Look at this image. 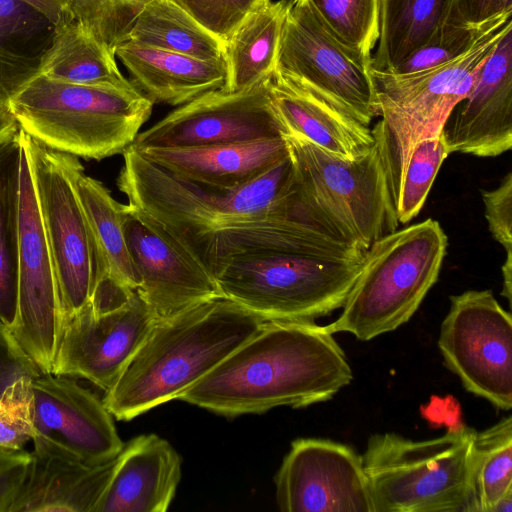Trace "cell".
Returning a JSON list of instances; mask_svg holds the SVG:
<instances>
[{
  "label": "cell",
  "mask_w": 512,
  "mask_h": 512,
  "mask_svg": "<svg viewBox=\"0 0 512 512\" xmlns=\"http://www.w3.org/2000/svg\"><path fill=\"white\" fill-rule=\"evenodd\" d=\"M191 249L221 297L265 321H314L341 308L364 259L322 257L328 251L325 237L291 213L223 226Z\"/></svg>",
  "instance_id": "1"
},
{
  "label": "cell",
  "mask_w": 512,
  "mask_h": 512,
  "mask_svg": "<svg viewBox=\"0 0 512 512\" xmlns=\"http://www.w3.org/2000/svg\"><path fill=\"white\" fill-rule=\"evenodd\" d=\"M332 335L314 321H265L176 400L228 418L330 400L353 379Z\"/></svg>",
  "instance_id": "2"
},
{
  "label": "cell",
  "mask_w": 512,
  "mask_h": 512,
  "mask_svg": "<svg viewBox=\"0 0 512 512\" xmlns=\"http://www.w3.org/2000/svg\"><path fill=\"white\" fill-rule=\"evenodd\" d=\"M264 322L224 297L157 319L118 379L105 392V406L117 420L130 421L176 400Z\"/></svg>",
  "instance_id": "3"
},
{
  "label": "cell",
  "mask_w": 512,
  "mask_h": 512,
  "mask_svg": "<svg viewBox=\"0 0 512 512\" xmlns=\"http://www.w3.org/2000/svg\"><path fill=\"white\" fill-rule=\"evenodd\" d=\"M122 155L117 186L128 203L163 224L190 248L218 228L282 213L300 201L289 152L257 178L233 189L178 177L133 145Z\"/></svg>",
  "instance_id": "4"
},
{
  "label": "cell",
  "mask_w": 512,
  "mask_h": 512,
  "mask_svg": "<svg viewBox=\"0 0 512 512\" xmlns=\"http://www.w3.org/2000/svg\"><path fill=\"white\" fill-rule=\"evenodd\" d=\"M153 104L136 88L73 84L41 74L8 101L18 127L32 139L97 161L134 143Z\"/></svg>",
  "instance_id": "5"
},
{
  "label": "cell",
  "mask_w": 512,
  "mask_h": 512,
  "mask_svg": "<svg viewBox=\"0 0 512 512\" xmlns=\"http://www.w3.org/2000/svg\"><path fill=\"white\" fill-rule=\"evenodd\" d=\"M447 246V235L432 218L375 240L341 314L324 330L368 341L408 322L437 282Z\"/></svg>",
  "instance_id": "6"
},
{
  "label": "cell",
  "mask_w": 512,
  "mask_h": 512,
  "mask_svg": "<svg viewBox=\"0 0 512 512\" xmlns=\"http://www.w3.org/2000/svg\"><path fill=\"white\" fill-rule=\"evenodd\" d=\"M475 433L459 423L428 440L372 435L361 457L373 512H473Z\"/></svg>",
  "instance_id": "7"
},
{
  "label": "cell",
  "mask_w": 512,
  "mask_h": 512,
  "mask_svg": "<svg viewBox=\"0 0 512 512\" xmlns=\"http://www.w3.org/2000/svg\"><path fill=\"white\" fill-rule=\"evenodd\" d=\"M510 26L512 13L496 18L466 53L426 70L393 74L373 69L374 111L381 120L372 131L382 143L390 194L412 146L441 134L450 112L472 91Z\"/></svg>",
  "instance_id": "8"
},
{
  "label": "cell",
  "mask_w": 512,
  "mask_h": 512,
  "mask_svg": "<svg viewBox=\"0 0 512 512\" xmlns=\"http://www.w3.org/2000/svg\"><path fill=\"white\" fill-rule=\"evenodd\" d=\"M373 136L374 144L364 155L348 160L297 134H283L302 199L364 250L399 226L383 147Z\"/></svg>",
  "instance_id": "9"
},
{
  "label": "cell",
  "mask_w": 512,
  "mask_h": 512,
  "mask_svg": "<svg viewBox=\"0 0 512 512\" xmlns=\"http://www.w3.org/2000/svg\"><path fill=\"white\" fill-rule=\"evenodd\" d=\"M274 73L365 126L376 117L373 57L336 41L307 0H289Z\"/></svg>",
  "instance_id": "10"
},
{
  "label": "cell",
  "mask_w": 512,
  "mask_h": 512,
  "mask_svg": "<svg viewBox=\"0 0 512 512\" xmlns=\"http://www.w3.org/2000/svg\"><path fill=\"white\" fill-rule=\"evenodd\" d=\"M22 137L66 320L88 304L97 283L94 247L76 190L84 167L79 158L52 150L23 131Z\"/></svg>",
  "instance_id": "11"
},
{
  "label": "cell",
  "mask_w": 512,
  "mask_h": 512,
  "mask_svg": "<svg viewBox=\"0 0 512 512\" xmlns=\"http://www.w3.org/2000/svg\"><path fill=\"white\" fill-rule=\"evenodd\" d=\"M438 347L468 392L501 410L512 408V319L491 290L450 296Z\"/></svg>",
  "instance_id": "12"
},
{
  "label": "cell",
  "mask_w": 512,
  "mask_h": 512,
  "mask_svg": "<svg viewBox=\"0 0 512 512\" xmlns=\"http://www.w3.org/2000/svg\"><path fill=\"white\" fill-rule=\"evenodd\" d=\"M19 195L18 309L11 336L41 374H51L65 314L23 137Z\"/></svg>",
  "instance_id": "13"
},
{
  "label": "cell",
  "mask_w": 512,
  "mask_h": 512,
  "mask_svg": "<svg viewBox=\"0 0 512 512\" xmlns=\"http://www.w3.org/2000/svg\"><path fill=\"white\" fill-rule=\"evenodd\" d=\"M270 79L239 91L204 93L139 133L132 145L139 150L192 148L282 137Z\"/></svg>",
  "instance_id": "14"
},
{
  "label": "cell",
  "mask_w": 512,
  "mask_h": 512,
  "mask_svg": "<svg viewBox=\"0 0 512 512\" xmlns=\"http://www.w3.org/2000/svg\"><path fill=\"white\" fill-rule=\"evenodd\" d=\"M156 321L136 291L108 309H95L88 302L65 320L51 374L85 379L106 392Z\"/></svg>",
  "instance_id": "15"
},
{
  "label": "cell",
  "mask_w": 512,
  "mask_h": 512,
  "mask_svg": "<svg viewBox=\"0 0 512 512\" xmlns=\"http://www.w3.org/2000/svg\"><path fill=\"white\" fill-rule=\"evenodd\" d=\"M124 229L140 281L136 292L157 319L221 297L207 266L163 224L128 203Z\"/></svg>",
  "instance_id": "16"
},
{
  "label": "cell",
  "mask_w": 512,
  "mask_h": 512,
  "mask_svg": "<svg viewBox=\"0 0 512 512\" xmlns=\"http://www.w3.org/2000/svg\"><path fill=\"white\" fill-rule=\"evenodd\" d=\"M275 487L283 512H373L362 457L331 440L295 439Z\"/></svg>",
  "instance_id": "17"
},
{
  "label": "cell",
  "mask_w": 512,
  "mask_h": 512,
  "mask_svg": "<svg viewBox=\"0 0 512 512\" xmlns=\"http://www.w3.org/2000/svg\"><path fill=\"white\" fill-rule=\"evenodd\" d=\"M35 436L79 460L101 463L124 447L113 416L77 378L40 374L33 378ZM32 440V441H33Z\"/></svg>",
  "instance_id": "18"
},
{
  "label": "cell",
  "mask_w": 512,
  "mask_h": 512,
  "mask_svg": "<svg viewBox=\"0 0 512 512\" xmlns=\"http://www.w3.org/2000/svg\"><path fill=\"white\" fill-rule=\"evenodd\" d=\"M449 154L495 157L512 147V26L500 37L469 95L441 131Z\"/></svg>",
  "instance_id": "19"
},
{
  "label": "cell",
  "mask_w": 512,
  "mask_h": 512,
  "mask_svg": "<svg viewBox=\"0 0 512 512\" xmlns=\"http://www.w3.org/2000/svg\"><path fill=\"white\" fill-rule=\"evenodd\" d=\"M33 444L9 512H95L117 457L89 463L39 440Z\"/></svg>",
  "instance_id": "20"
},
{
  "label": "cell",
  "mask_w": 512,
  "mask_h": 512,
  "mask_svg": "<svg viewBox=\"0 0 512 512\" xmlns=\"http://www.w3.org/2000/svg\"><path fill=\"white\" fill-rule=\"evenodd\" d=\"M182 459L156 434H143L124 445L95 512H164L181 479Z\"/></svg>",
  "instance_id": "21"
},
{
  "label": "cell",
  "mask_w": 512,
  "mask_h": 512,
  "mask_svg": "<svg viewBox=\"0 0 512 512\" xmlns=\"http://www.w3.org/2000/svg\"><path fill=\"white\" fill-rule=\"evenodd\" d=\"M137 150L178 177L225 189L257 178L288 155L283 136L192 148Z\"/></svg>",
  "instance_id": "22"
},
{
  "label": "cell",
  "mask_w": 512,
  "mask_h": 512,
  "mask_svg": "<svg viewBox=\"0 0 512 512\" xmlns=\"http://www.w3.org/2000/svg\"><path fill=\"white\" fill-rule=\"evenodd\" d=\"M117 57L130 82L153 103L180 106L209 91L223 89L227 81L225 60H206L126 41Z\"/></svg>",
  "instance_id": "23"
},
{
  "label": "cell",
  "mask_w": 512,
  "mask_h": 512,
  "mask_svg": "<svg viewBox=\"0 0 512 512\" xmlns=\"http://www.w3.org/2000/svg\"><path fill=\"white\" fill-rule=\"evenodd\" d=\"M270 92L285 133L297 134L348 160L361 157L373 146L375 139L368 126L276 73L270 79Z\"/></svg>",
  "instance_id": "24"
},
{
  "label": "cell",
  "mask_w": 512,
  "mask_h": 512,
  "mask_svg": "<svg viewBox=\"0 0 512 512\" xmlns=\"http://www.w3.org/2000/svg\"><path fill=\"white\" fill-rule=\"evenodd\" d=\"M76 190L94 247L97 283L108 280L124 290L136 291L140 281L127 245L124 205L84 170L77 176Z\"/></svg>",
  "instance_id": "25"
},
{
  "label": "cell",
  "mask_w": 512,
  "mask_h": 512,
  "mask_svg": "<svg viewBox=\"0 0 512 512\" xmlns=\"http://www.w3.org/2000/svg\"><path fill=\"white\" fill-rule=\"evenodd\" d=\"M39 74L73 84L135 88L118 68L115 54L68 15L55 25Z\"/></svg>",
  "instance_id": "26"
},
{
  "label": "cell",
  "mask_w": 512,
  "mask_h": 512,
  "mask_svg": "<svg viewBox=\"0 0 512 512\" xmlns=\"http://www.w3.org/2000/svg\"><path fill=\"white\" fill-rule=\"evenodd\" d=\"M55 25L20 0H0V99L8 101L39 74Z\"/></svg>",
  "instance_id": "27"
},
{
  "label": "cell",
  "mask_w": 512,
  "mask_h": 512,
  "mask_svg": "<svg viewBox=\"0 0 512 512\" xmlns=\"http://www.w3.org/2000/svg\"><path fill=\"white\" fill-rule=\"evenodd\" d=\"M289 0L269 1L248 15L225 46L226 91H239L276 70Z\"/></svg>",
  "instance_id": "28"
},
{
  "label": "cell",
  "mask_w": 512,
  "mask_h": 512,
  "mask_svg": "<svg viewBox=\"0 0 512 512\" xmlns=\"http://www.w3.org/2000/svg\"><path fill=\"white\" fill-rule=\"evenodd\" d=\"M22 133L0 142V331L11 334L18 309Z\"/></svg>",
  "instance_id": "29"
},
{
  "label": "cell",
  "mask_w": 512,
  "mask_h": 512,
  "mask_svg": "<svg viewBox=\"0 0 512 512\" xmlns=\"http://www.w3.org/2000/svg\"><path fill=\"white\" fill-rule=\"evenodd\" d=\"M452 0H379L373 69L390 72L447 23Z\"/></svg>",
  "instance_id": "30"
},
{
  "label": "cell",
  "mask_w": 512,
  "mask_h": 512,
  "mask_svg": "<svg viewBox=\"0 0 512 512\" xmlns=\"http://www.w3.org/2000/svg\"><path fill=\"white\" fill-rule=\"evenodd\" d=\"M128 41L206 60H225V44L170 0H148Z\"/></svg>",
  "instance_id": "31"
},
{
  "label": "cell",
  "mask_w": 512,
  "mask_h": 512,
  "mask_svg": "<svg viewBox=\"0 0 512 512\" xmlns=\"http://www.w3.org/2000/svg\"><path fill=\"white\" fill-rule=\"evenodd\" d=\"M473 512H491L512 491V417L475 433L472 443Z\"/></svg>",
  "instance_id": "32"
},
{
  "label": "cell",
  "mask_w": 512,
  "mask_h": 512,
  "mask_svg": "<svg viewBox=\"0 0 512 512\" xmlns=\"http://www.w3.org/2000/svg\"><path fill=\"white\" fill-rule=\"evenodd\" d=\"M448 155L441 134L412 146L391 193L399 224H407L419 214Z\"/></svg>",
  "instance_id": "33"
},
{
  "label": "cell",
  "mask_w": 512,
  "mask_h": 512,
  "mask_svg": "<svg viewBox=\"0 0 512 512\" xmlns=\"http://www.w3.org/2000/svg\"><path fill=\"white\" fill-rule=\"evenodd\" d=\"M324 29L340 44L371 56L379 38V0H307Z\"/></svg>",
  "instance_id": "34"
},
{
  "label": "cell",
  "mask_w": 512,
  "mask_h": 512,
  "mask_svg": "<svg viewBox=\"0 0 512 512\" xmlns=\"http://www.w3.org/2000/svg\"><path fill=\"white\" fill-rule=\"evenodd\" d=\"M148 0H71L68 16L114 54Z\"/></svg>",
  "instance_id": "35"
},
{
  "label": "cell",
  "mask_w": 512,
  "mask_h": 512,
  "mask_svg": "<svg viewBox=\"0 0 512 512\" xmlns=\"http://www.w3.org/2000/svg\"><path fill=\"white\" fill-rule=\"evenodd\" d=\"M33 378L20 376L0 394V448L23 450L35 436Z\"/></svg>",
  "instance_id": "36"
},
{
  "label": "cell",
  "mask_w": 512,
  "mask_h": 512,
  "mask_svg": "<svg viewBox=\"0 0 512 512\" xmlns=\"http://www.w3.org/2000/svg\"><path fill=\"white\" fill-rule=\"evenodd\" d=\"M491 22L478 28L446 23L423 46L400 62L390 73H414L461 56L475 44Z\"/></svg>",
  "instance_id": "37"
},
{
  "label": "cell",
  "mask_w": 512,
  "mask_h": 512,
  "mask_svg": "<svg viewBox=\"0 0 512 512\" xmlns=\"http://www.w3.org/2000/svg\"><path fill=\"white\" fill-rule=\"evenodd\" d=\"M225 46L253 11L270 0H170Z\"/></svg>",
  "instance_id": "38"
},
{
  "label": "cell",
  "mask_w": 512,
  "mask_h": 512,
  "mask_svg": "<svg viewBox=\"0 0 512 512\" xmlns=\"http://www.w3.org/2000/svg\"><path fill=\"white\" fill-rule=\"evenodd\" d=\"M480 192L492 237L506 252L512 251V173H507L497 188Z\"/></svg>",
  "instance_id": "39"
},
{
  "label": "cell",
  "mask_w": 512,
  "mask_h": 512,
  "mask_svg": "<svg viewBox=\"0 0 512 512\" xmlns=\"http://www.w3.org/2000/svg\"><path fill=\"white\" fill-rule=\"evenodd\" d=\"M512 13V0H452L447 23L482 27Z\"/></svg>",
  "instance_id": "40"
},
{
  "label": "cell",
  "mask_w": 512,
  "mask_h": 512,
  "mask_svg": "<svg viewBox=\"0 0 512 512\" xmlns=\"http://www.w3.org/2000/svg\"><path fill=\"white\" fill-rule=\"evenodd\" d=\"M30 452L0 448V512H9L25 475Z\"/></svg>",
  "instance_id": "41"
},
{
  "label": "cell",
  "mask_w": 512,
  "mask_h": 512,
  "mask_svg": "<svg viewBox=\"0 0 512 512\" xmlns=\"http://www.w3.org/2000/svg\"><path fill=\"white\" fill-rule=\"evenodd\" d=\"M41 372L17 346L11 334L0 331V394L20 376H38Z\"/></svg>",
  "instance_id": "42"
},
{
  "label": "cell",
  "mask_w": 512,
  "mask_h": 512,
  "mask_svg": "<svg viewBox=\"0 0 512 512\" xmlns=\"http://www.w3.org/2000/svg\"><path fill=\"white\" fill-rule=\"evenodd\" d=\"M34 8L54 25L63 20L67 15L71 0H20Z\"/></svg>",
  "instance_id": "43"
},
{
  "label": "cell",
  "mask_w": 512,
  "mask_h": 512,
  "mask_svg": "<svg viewBox=\"0 0 512 512\" xmlns=\"http://www.w3.org/2000/svg\"><path fill=\"white\" fill-rule=\"evenodd\" d=\"M18 125L9 110L8 104L0 99V142L14 133Z\"/></svg>",
  "instance_id": "44"
},
{
  "label": "cell",
  "mask_w": 512,
  "mask_h": 512,
  "mask_svg": "<svg viewBox=\"0 0 512 512\" xmlns=\"http://www.w3.org/2000/svg\"><path fill=\"white\" fill-rule=\"evenodd\" d=\"M503 289L501 295L507 298L511 304L512 294V251L506 252V258L502 265Z\"/></svg>",
  "instance_id": "45"
},
{
  "label": "cell",
  "mask_w": 512,
  "mask_h": 512,
  "mask_svg": "<svg viewBox=\"0 0 512 512\" xmlns=\"http://www.w3.org/2000/svg\"><path fill=\"white\" fill-rule=\"evenodd\" d=\"M491 512H512V491L501 497L493 506Z\"/></svg>",
  "instance_id": "46"
}]
</instances>
